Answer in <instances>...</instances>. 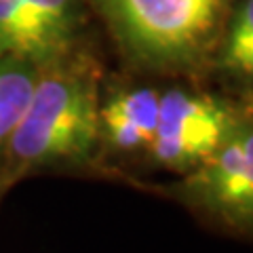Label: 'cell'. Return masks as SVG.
Returning <instances> with one entry per match:
<instances>
[{"label":"cell","mask_w":253,"mask_h":253,"mask_svg":"<svg viewBox=\"0 0 253 253\" xmlns=\"http://www.w3.org/2000/svg\"><path fill=\"white\" fill-rule=\"evenodd\" d=\"M217 63L226 72L239 76L243 81H253V38L239 51L217 57Z\"/></svg>","instance_id":"obj_10"},{"label":"cell","mask_w":253,"mask_h":253,"mask_svg":"<svg viewBox=\"0 0 253 253\" xmlns=\"http://www.w3.org/2000/svg\"><path fill=\"white\" fill-rule=\"evenodd\" d=\"M11 184H13V181H11V179H6V177L2 175V173H0V199L4 196V192L9 190V186H11Z\"/></svg>","instance_id":"obj_11"},{"label":"cell","mask_w":253,"mask_h":253,"mask_svg":"<svg viewBox=\"0 0 253 253\" xmlns=\"http://www.w3.org/2000/svg\"><path fill=\"white\" fill-rule=\"evenodd\" d=\"M175 196L228 230L253 234V121L241 118L219 148L184 173Z\"/></svg>","instance_id":"obj_3"},{"label":"cell","mask_w":253,"mask_h":253,"mask_svg":"<svg viewBox=\"0 0 253 253\" xmlns=\"http://www.w3.org/2000/svg\"><path fill=\"white\" fill-rule=\"evenodd\" d=\"M161 93L150 86L118 91L99 106L101 139L118 152H148L154 139Z\"/></svg>","instance_id":"obj_5"},{"label":"cell","mask_w":253,"mask_h":253,"mask_svg":"<svg viewBox=\"0 0 253 253\" xmlns=\"http://www.w3.org/2000/svg\"><path fill=\"white\" fill-rule=\"evenodd\" d=\"M41 66L0 53V158L26 110Z\"/></svg>","instance_id":"obj_7"},{"label":"cell","mask_w":253,"mask_h":253,"mask_svg":"<svg viewBox=\"0 0 253 253\" xmlns=\"http://www.w3.org/2000/svg\"><path fill=\"white\" fill-rule=\"evenodd\" d=\"M234 0H93L116 42L137 66L186 72L209 57Z\"/></svg>","instance_id":"obj_2"},{"label":"cell","mask_w":253,"mask_h":253,"mask_svg":"<svg viewBox=\"0 0 253 253\" xmlns=\"http://www.w3.org/2000/svg\"><path fill=\"white\" fill-rule=\"evenodd\" d=\"M241 118L219 97L169 89L161 95L158 125L148 154L158 167L188 173L215 152Z\"/></svg>","instance_id":"obj_4"},{"label":"cell","mask_w":253,"mask_h":253,"mask_svg":"<svg viewBox=\"0 0 253 253\" xmlns=\"http://www.w3.org/2000/svg\"><path fill=\"white\" fill-rule=\"evenodd\" d=\"M99 106L97 83L89 68L68 57L41 68L0 158V173L17 181L41 169L86 163L101 141Z\"/></svg>","instance_id":"obj_1"},{"label":"cell","mask_w":253,"mask_h":253,"mask_svg":"<svg viewBox=\"0 0 253 253\" xmlns=\"http://www.w3.org/2000/svg\"><path fill=\"white\" fill-rule=\"evenodd\" d=\"M70 51L68 44L17 0H0V53L44 68L66 59Z\"/></svg>","instance_id":"obj_6"},{"label":"cell","mask_w":253,"mask_h":253,"mask_svg":"<svg viewBox=\"0 0 253 253\" xmlns=\"http://www.w3.org/2000/svg\"><path fill=\"white\" fill-rule=\"evenodd\" d=\"M17 2L26 6L63 44L72 49L84 19L83 0H17Z\"/></svg>","instance_id":"obj_8"},{"label":"cell","mask_w":253,"mask_h":253,"mask_svg":"<svg viewBox=\"0 0 253 253\" xmlns=\"http://www.w3.org/2000/svg\"><path fill=\"white\" fill-rule=\"evenodd\" d=\"M253 38V0H239L228 13L224 34L217 44V57L239 51Z\"/></svg>","instance_id":"obj_9"}]
</instances>
